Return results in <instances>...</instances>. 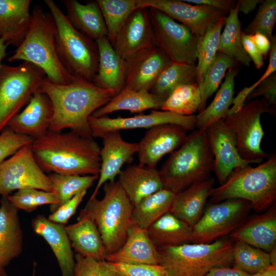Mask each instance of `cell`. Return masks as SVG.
<instances>
[{
	"label": "cell",
	"mask_w": 276,
	"mask_h": 276,
	"mask_svg": "<svg viewBox=\"0 0 276 276\" xmlns=\"http://www.w3.org/2000/svg\"><path fill=\"white\" fill-rule=\"evenodd\" d=\"M66 17L77 30L91 40L107 37L105 22L97 2L90 1L82 4L76 0H63Z\"/></svg>",
	"instance_id": "obj_30"
},
{
	"label": "cell",
	"mask_w": 276,
	"mask_h": 276,
	"mask_svg": "<svg viewBox=\"0 0 276 276\" xmlns=\"http://www.w3.org/2000/svg\"><path fill=\"white\" fill-rule=\"evenodd\" d=\"M204 276H250V274L234 267L219 266L211 268Z\"/></svg>",
	"instance_id": "obj_54"
},
{
	"label": "cell",
	"mask_w": 276,
	"mask_h": 276,
	"mask_svg": "<svg viewBox=\"0 0 276 276\" xmlns=\"http://www.w3.org/2000/svg\"><path fill=\"white\" fill-rule=\"evenodd\" d=\"M156 46L173 62L196 64L199 36L163 12L149 8Z\"/></svg>",
	"instance_id": "obj_12"
},
{
	"label": "cell",
	"mask_w": 276,
	"mask_h": 276,
	"mask_svg": "<svg viewBox=\"0 0 276 276\" xmlns=\"http://www.w3.org/2000/svg\"><path fill=\"white\" fill-rule=\"evenodd\" d=\"M18 210L2 197L0 205V268H5L22 251L23 232Z\"/></svg>",
	"instance_id": "obj_25"
},
{
	"label": "cell",
	"mask_w": 276,
	"mask_h": 276,
	"mask_svg": "<svg viewBox=\"0 0 276 276\" xmlns=\"http://www.w3.org/2000/svg\"><path fill=\"white\" fill-rule=\"evenodd\" d=\"M8 200L18 210L32 212L39 206L50 204L51 211L58 203L57 196L53 192H47L33 188L17 190L7 196Z\"/></svg>",
	"instance_id": "obj_44"
},
{
	"label": "cell",
	"mask_w": 276,
	"mask_h": 276,
	"mask_svg": "<svg viewBox=\"0 0 276 276\" xmlns=\"http://www.w3.org/2000/svg\"><path fill=\"white\" fill-rule=\"evenodd\" d=\"M225 17L217 21L204 34L198 38L196 48V83L198 85L201 84L206 73L215 60Z\"/></svg>",
	"instance_id": "obj_38"
},
{
	"label": "cell",
	"mask_w": 276,
	"mask_h": 276,
	"mask_svg": "<svg viewBox=\"0 0 276 276\" xmlns=\"http://www.w3.org/2000/svg\"><path fill=\"white\" fill-rule=\"evenodd\" d=\"M214 183L210 177L176 193L169 212L191 227L201 217Z\"/></svg>",
	"instance_id": "obj_27"
},
{
	"label": "cell",
	"mask_w": 276,
	"mask_h": 276,
	"mask_svg": "<svg viewBox=\"0 0 276 276\" xmlns=\"http://www.w3.org/2000/svg\"><path fill=\"white\" fill-rule=\"evenodd\" d=\"M265 112L275 114V109L262 98L248 101L237 111L223 119L235 134L239 155L251 164L260 163L269 157L261 148L265 134L261 117Z\"/></svg>",
	"instance_id": "obj_10"
},
{
	"label": "cell",
	"mask_w": 276,
	"mask_h": 276,
	"mask_svg": "<svg viewBox=\"0 0 276 276\" xmlns=\"http://www.w3.org/2000/svg\"><path fill=\"white\" fill-rule=\"evenodd\" d=\"M230 236L233 241L244 242L267 252L275 249V202L264 213L246 219Z\"/></svg>",
	"instance_id": "obj_22"
},
{
	"label": "cell",
	"mask_w": 276,
	"mask_h": 276,
	"mask_svg": "<svg viewBox=\"0 0 276 276\" xmlns=\"http://www.w3.org/2000/svg\"><path fill=\"white\" fill-rule=\"evenodd\" d=\"M250 276H276V263H272L266 268Z\"/></svg>",
	"instance_id": "obj_57"
},
{
	"label": "cell",
	"mask_w": 276,
	"mask_h": 276,
	"mask_svg": "<svg viewBox=\"0 0 276 276\" xmlns=\"http://www.w3.org/2000/svg\"><path fill=\"white\" fill-rule=\"evenodd\" d=\"M86 193L87 190H84L74 196L52 212L48 219L53 222L65 225L75 213Z\"/></svg>",
	"instance_id": "obj_50"
},
{
	"label": "cell",
	"mask_w": 276,
	"mask_h": 276,
	"mask_svg": "<svg viewBox=\"0 0 276 276\" xmlns=\"http://www.w3.org/2000/svg\"><path fill=\"white\" fill-rule=\"evenodd\" d=\"M103 185V198H89L77 219L88 218L94 222L107 256L119 250L125 242L133 223V205L118 181H108Z\"/></svg>",
	"instance_id": "obj_3"
},
{
	"label": "cell",
	"mask_w": 276,
	"mask_h": 276,
	"mask_svg": "<svg viewBox=\"0 0 276 276\" xmlns=\"http://www.w3.org/2000/svg\"><path fill=\"white\" fill-rule=\"evenodd\" d=\"M201 103L197 83L175 88L166 99L160 109L182 116H191L199 110Z\"/></svg>",
	"instance_id": "obj_42"
},
{
	"label": "cell",
	"mask_w": 276,
	"mask_h": 276,
	"mask_svg": "<svg viewBox=\"0 0 276 276\" xmlns=\"http://www.w3.org/2000/svg\"><path fill=\"white\" fill-rule=\"evenodd\" d=\"M261 0H239L236 2L239 12L248 14L255 9L258 4L261 3Z\"/></svg>",
	"instance_id": "obj_56"
},
{
	"label": "cell",
	"mask_w": 276,
	"mask_h": 276,
	"mask_svg": "<svg viewBox=\"0 0 276 276\" xmlns=\"http://www.w3.org/2000/svg\"><path fill=\"white\" fill-rule=\"evenodd\" d=\"M102 12L112 45L115 38L130 14L139 7L137 0H97Z\"/></svg>",
	"instance_id": "obj_39"
},
{
	"label": "cell",
	"mask_w": 276,
	"mask_h": 276,
	"mask_svg": "<svg viewBox=\"0 0 276 276\" xmlns=\"http://www.w3.org/2000/svg\"><path fill=\"white\" fill-rule=\"evenodd\" d=\"M237 5L225 17L223 30L221 33L218 52L236 62L249 66L251 60L243 49L241 41V22L239 19Z\"/></svg>",
	"instance_id": "obj_36"
},
{
	"label": "cell",
	"mask_w": 276,
	"mask_h": 276,
	"mask_svg": "<svg viewBox=\"0 0 276 276\" xmlns=\"http://www.w3.org/2000/svg\"><path fill=\"white\" fill-rule=\"evenodd\" d=\"M30 137L17 134L7 128L0 133V164L25 145L32 144Z\"/></svg>",
	"instance_id": "obj_49"
},
{
	"label": "cell",
	"mask_w": 276,
	"mask_h": 276,
	"mask_svg": "<svg viewBox=\"0 0 276 276\" xmlns=\"http://www.w3.org/2000/svg\"><path fill=\"white\" fill-rule=\"evenodd\" d=\"M237 71L229 68L216 95L208 107L196 115V128L206 129L210 125L223 119L228 114L234 99L235 78Z\"/></svg>",
	"instance_id": "obj_34"
},
{
	"label": "cell",
	"mask_w": 276,
	"mask_h": 276,
	"mask_svg": "<svg viewBox=\"0 0 276 276\" xmlns=\"http://www.w3.org/2000/svg\"><path fill=\"white\" fill-rule=\"evenodd\" d=\"M0 276H8L5 268H0Z\"/></svg>",
	"instance_id": "obj_59"
},
{
	"label": "cell",
	"mask_w": 276,
	"mask_h": 276,
	"mask_svg": "<svg viewBox=\"0 0 276 276\" xmlns=\"http://www.w3.org/2000/svg\"><path fill=\"white\" fill-rule=\"evenodd\" d=\"M55 26V43L59 59L73 77L93 82L98 72L96 41L76 29L52 0H44Z\"/></svg>",
	"instance_id": "obj_7"
},
{
	"label": "cell",
	"mask_w": 276,
	"mask_h": 276,
	"mask_svg": "<svg viewBox=\"0 0 276 276\" xmlns=\"http://www.w3.org/2000/svg\"><path fill=\"white\" fill-rule=\"evenodd\" d=\"M73 276H114L109 262L99 261L76 254Z\"/></svg>",
	"instance_id": "obj_46"
},
{
	"label": "cell",
	"mask_w": 276,
	"mask_h": 276,
	"mask_svg": "<svg viewBox=\"0 0 276 276\" xmlns=\"http://www.w3.org/2000/svg\"><path fill=\"white\" fill-rule=\"evenodd\" d=\"M102 139L100 173L96 187L90 198L96 197L100 188L105 182L114 181L123 166L131 163L133 156L137 152V143L125 141L120 131L110 132Z\"/></svg>",
	"instance_id": "obj_21"
},
{
	"label": "cell",
	"mask_w": 276,
	"mask_h": 276,
	"mask_svg": "<svg viewBox=\"0 0 276 276\" xmlns=\"http://www.w3.org/2000/svg\"><path fill=\"white\" fill-rule=\"evenodd\" d=\"M96 42L99 63L93 83L98 87L113 90L116 95L125 86V61L116 51L107 37H102Z\"/></svg>",
	"instance_id": "obj_28"
},
{
	"label": "cell",
	"mask_w": 276,
	"mask_h": 276,
	"mask_svg": "<svg viewBox=\"0 0 276 276\" xmlns=\"http://www.w3.org/2000/svg\"><path fill=\"white\" fill-rule=\"evenodd\" d=\"M89 124L93 137L102 138L113 131L140 128L149 129L163 124L180 126L187 131L196 129V115L182 116L168 111L151 110L148 114H139L132 117L106 116L89 118Z\"/></svg>",
	"instance_id": "obj_14"
},
{
	"label": "cell",
	"mask_w": 276,
	"mask_h": 276,
	"mask_svg": "<svg viewBox=\"0 0 276 276\" xmlns=\"http://www.w3.org/2000/svg\"><path fill=\"white\" fill-rule=\"evenodd\" d=\"M205 130L214 157L213 171L220 185L235 169L251 164L239 155L235 134L223 119L211 124Z\"/></svg>",
	"instance_id": "obj_16"
},
{
	"label": "cell",
	"mask_w": 276,
	"mask_h": 276,
	"mask_svg": "<svg viewBox=\"0 0 276 276\" xmlns=\"http://www.w3.org/2000/svg\"><path fill=\"white\" fill-rule=\"evenodd\" d=\"M45 77L40 68L29 62L0 65V133L40 88Z\"/></svg>",
	"instance_id": "obj_9"
},
{
	"label": "cell",
	"mask_w": 276,
	"mask_h": 276,
	"mask_svg": "<svg viewBox=\"0 0 276 276\" xmlns=\"http://www.w3.org/2000/svg\"><path fill=\"white\" fill-rule=\"evenodd\" d=\"M259 96H263L269 105L274 108L276 105V72L269 76L248 96V101ZM275 109V108H274Z\"/></svg>",
	"instance_id": "obj_51"
},
{
	"label": "cell",
	"mask_w": 276,
	"mask_h": 276,
	"mask_svg": "<svg viewBox=\"0 0 276 276\" xmlns=\"http://www.w3.org/2000/svg\"><path fill=\"white\" fill-rule=\"evenodd\" d=\"M31 14L29 30L8 61L22 60L33 63L56 84H68L78 79L67 72L59 59L55 43V26L51 14L37 6Z\"/></svg>",
	"instance_id": "obj_5"
},
{
	"label": "cell",
	"mask_w": 276,
	"mask_h": 276,
	"mask_svg": "<svg viewBox=\"0 0 276 276\" xmlns=\"http://www.w3.org/2000/svg\"><path fill=\"white\" fill-rule=\"evenodd\" d=\"M112 46L125 61L143 50L156 46L149 8L139 7L130 14Z\"/></svg>",
	"instance_id": "obj_17"
},
{
	"label": "cell",
	"mask_w": 276,
	"mask_h": 276,
	"mask_svg": "<svg viewBox=\"0 0 276 276\" xmlns=\"http://www.w3.org/2000/svg\"><path fill=\"white\" fill-rule=\"evenodd\" d=\"M40 89L49 97L53 106L49 131L61 132L68 128L86 137H93L89 117L115 96L113 90L78 79L68 84H58L45 77Z\"/></svg>",
	"instance_id": "obj_1"
},
{
	"label": "cell",
	"mask_w": 276,
	"mask_h": 276,
	"mask_svg": "<svg viewBox=\"0 0 276 276\" xmlns=\"http://www.w3.org/2000/svg\"><path fill=\"white\" fill-rule=\"evenodd\" d=\"M187 130L174 124H163L148 129L137 143L139 165L155 168L165 155L172 153L185 142Z\"/></svg>",
	"instance_id": "obj_18"
},
{
	"label": "cell",
	"mask_w": 276,
	"mask_h": 276,
	"mask_svg": "<svg viewBox=\"0 0 276 276\" xmlns=\"http://www.w3.org/2000/svg\"><path fill=\"white\" fill-rule=\"evenodd\" d=\"M183 1L194 5L211 7L222 10L227 14L236 6L235 1L232 0H185Z\"/></svg>",
	"instance_id": "obj_53"
},
{
	"label": "cell",
	"mask_w": 276,
	"mask_h": 276,
	"mask_svg": "<svg viewBox=\"0 0 276 276\" xmlns=\"http://www.w3.org/2000/svg\"><path fill=\"white\" fill-rule=\"evenodd\" d=\"M146 231L156 248L191 243V227L169 212L153 222Z\"/></svg>",
	"instance_id": "obj_33"
},
{
	"label": "cell",
	"mask_w": 276,
	"mask_h": 276,
	"mask_svg": "<svg viewBox=\"0 0 276 276\" xmlns=\"http://www.w3.org/2000/svg\"><path fill=\"white\" fill-rule=\"evenodd\" d=\"M36 234L41 236L52 250L60 269L62 276H73L75 258L65 226L38 215L31 222Z\"/></svg>",
	"instance_id": "obj_23"
},
{
	"label": "cell",
	"mask_w": 276,
	"mask_h": 276,
	"mask_svg": "<svg viewBox=\"0 0 276 276\" xmlns=\"http://www.w3.org/2000/svg\"><path fill=\"white\" fill-rule=\"evenodd\" d=\"M34 158L44 172L65 175H99V144L93 137L74 131H48L31 144Z\"/></svg>",
	"instance_id": "obj_2"
},
{
	"label": "cell",
	"mask_w": 276,
	"mask_h": 276,
	"mask_svg": "<svg viewBox=\"0 0 276 276\" xmlns=\"http://www.w3.org/2000/svg\"><path fill=\"white\" fill-rule=\"evenodd\" d=\"M232 241L222 238L210 243L157 248L158 264L170 276H204L214 267L233 264Z\"/></svg>",
	"instance_id": "obj_8"
},
{
	"label": "cell",
	"mask_w": 276,
	"mask_h": 276,
	"mask_svg": "<svg viewBox=\"0 0 276 276\" xmlns=\"http://www.w3.org/2000/svg\"><path fill=\"white\" fill-rule=\"evenodd\" d=\"M27 188L53 192L48 176L34 158L31 144L24 146L0 164L2 197H7L13 191Z\"/></svg>",
	"instance_id": "obj_13"
},
{
	"label": "cell",
	"mask_w": 276,
	"mask_h": 276,
	"mask_svg": "<svg viewBox=\"0 0 276 276\" xmlns=\"http://www.w3.org/2000/svg\"><path fill=\"white\" fill-rule=\"evenodd\" d=\"M271 48L269 52V62L266 70L261 77L252 85L245 87L234 98L232 106L229 108L227 115L233 114L239 110L245 104L249 94L262 81L276 71V38L274 35L270 41Z\"/></svg>",
	"instance_id": "obj_48"
},
{
	"label": "cell",
	"mask_w": 276,
	"mask_h": 276,
	"mask_svg": "<svg viewBox=\"0 0 276 276\" xmlns=\"http://www.w3.org/2000/svg\"><path fill=\"white\" fill-rule=\"evenodd\" d=\"M171 62L157 46L141 51L125 61L124 87L150 91L159 75Z\"/></svg>",
	"instance_id": "obj_19"
},
{
	"label": "cell",
	"mask_w": 276,
	"mask_h": 276,
	"mask_svg": "<svg viewBox=\"0 0 276 276\" xmlns=\"http://www.w3.org/2000/svg\"><path fill=\"white\" fill-rule=\"evenodd\" d=\"M110 263L114 276H170L159 264Z\"/></svg>",
	"instance_id": "obj_47"
},
{
	"label": "cell",
	"mask_w": 276,
	"mask_h": 276,
	"mask_svg": "<svg viewBox=\"0 0 276 276\" xmlns=\"http://www.w3.org/2000/svg\"><path fill=\"white\" fill-rule=\"evenodd\" d=\"M72 249L76 254L99 261L106 260V254L99 232L88 218L65 226Z\"/></svg>",
	"instance_id": "obj_32"
},
{
	"label": "cell",
	"mask_w": 276,
	"mask_h": 276,
	"mask_svg": "<svg viewBox=\"0 0 276 276\" xmlns=\"http://www.w3.org/2000/svg\"><path fill=\"white\" fill-rule=\"evenodd\" d=\"M139 7L157 9L200 36L227 13L211 7L192 5L179 0H137Z\"/></svg>",
	"instance_id": "obj_15"
},
{
	"label": "cell",
	"mask_w": 276,
	"mask_h": 276,
	"mask_svg": "<svg viewBox=\"0 0 276 276\" xmlns=\"http://www.w3.org/2000/svg\"><path fill=\"white\" fill-rule=\"evenodd\" d=\"M210 197L211 203L241 199L256 211L266 210L276 199L275 153L257 167L236 168L223 183L213 189Z\"/></svg>",
	"instance_id": "obj_6"
},
{
	"label": "cell",
	"mask_w": 276,
	"mask_h": 276,
	"mask_svg": "<svg viewBox=\"0 0 276 276\" xmlns=\"http://www.w3.org/2000/svg\"><path fill=\"white\" fill-rule=\"evenodd\" d=\"M48 176L53 192L58 199V203L52 213L77 194L87 190L99 177V175H65L54 173H51Z\"/></svg>",
	"instance_id": "obj_41"
},
{
	"label": "cell",
	"mask_w": 276,
	"mask_h": 276,
	"mask_svg": "<svg viewBox=\"0 0 276 276\" xmlns=\"http://www.w3.org/2000/svg\"><path fill=\"white\" fill-rule=\"evenodd\" d=\"M196 64L171 62L161 73L150 91L165 99L179 86L196 83Z\"/></svg>",
	"instance_id": "obj_37"
},
{
	"label": "cell",
	"mask_w": 276,
	"mask_h": 276,
	"mask_svg": "<svg viewBox=\"0 0 276 276\" xmlns=\"http://www.w3.org/2000/svg\"><path fill=\"white\" fill-rule=\"evenodd\" d=\"M276 23V1H263L255 17L243 32L248 35L261 33L270 41L273 38V31Z\"/></svg>",
	"instance_id": "obj_45"
},
{
	"label": "cell",
	"mask_w": 276,
	"mask_h": 276,
	"mask_svg": "<svg viewBox=\"0 0 276 276\" xmlns=\"http://www.w3.org/2000/svg\"><path fill=\"white\" fill-rule=\"evenodd\" d=\"M249 202L241 199L211 203L191 228L192 243H210L231 234L247 219Z\"/></svg>",
	"instance_id": "obj_11"
},
{
	"label": "cell",
	"mask_w": 276,
	"mask_h": 276,
	"mask_svg": "<svg viewBox=\"0 0 276 276\" xmlns=\"http://www.w3.org/2000/svg\"><path fill=\"white\" fill-rule=\"evenodd\" d=\"M35 266H34V270H33V274H32V276H35Z\"/></svg>",
	"instance_id": "obj_60"
},
{
	"label": "cell",
	"mask_w": 276,
	"mask_h": 276,
	"mask_svg": "<svg viewBox=\"0 0 276 276\" xmlns=\"http://www.w3.org/2000/svg\"><path fill=\"white\" fill-rule=\"evenodd\" d=\"M241 41L244 50L252 61L255 66L260 69L264 65V58L253 42L250 35L245 34L243 31L241 33Z\"/></svg>",
	"instance_id": "obj_52"
},
{
	"label": "cell",
	"mask_w": 276,
	"mask_h": 276,
	"mask_svg": "<svg viewBox=\"0 0 276 276\" xmlns=\"http://www.w3.org/2000/svg\"><path fill=\"white\" fill-rule=\"evenodd\" d=\"M236 62L227 56L218 52L215 60L198 85L201 103L199 112L206 107V102L219 88L226 71L233 67Z\"/></svg>",
	"instance_id": "obj_43"
},
{
	"label": "cell",
	"mask_w": 276,
	"mask_h": 276,
	"mask_svg": "<svg viewBox=\"0 0 276 276\" xmlns=\"http://www.w3.org/2000/svg\"><path fill=\"white\" fill-rule=\"evenodd\" d=\"M53 114L52 102L40 88L33 95L25 109L13 117L6 128L34 140L49 131Z\"/></svg>",
	"instance_id": "obj_20"
},
{
	"label": "cell",
	"mask_w": 276,
	"mask_h": 276,
	"mask_svg": "<svg viewBox=\"0 0 276 276\" xmlns=\"http://www.w3.org/2000/svg\"><path fill=\"white\" fill-rule=\"evenodd\" d=\"M105 260L112 263L158 264L159 254L147 231L133 222L123 245L114 253L107 255Z\"/></svg>",
	"instance_id": "obj_24"
},
{
	"label": "cell",
	"mask_w": 276,
	"mask_h": 276,
	"mask_svg": "<svg viewBox=\"0 0 276 276\" xmlns=\"http://www.w3.org/2000/svg\"><path fill=\"white\" fill-rule=\"evenodd\" d=\"M8 44L6 41L0 37V65L2 64V61L7 56V48Z\"/></svg>",
	"instance_id": "obj_58"
},
{
	"label": "cell",
	"mask_w": 276,
	"mask_h": 276,
	"mask_svg": "<svg viewBox=\"0 0 276 276\" xmlns=\"http://www.w3.org/2000/svg\"><path fill=\"white\" fill-rule=\"evenodd\" d=\"M176 194L163 188L142 199L133 205L132 221L143 229L147 228L169 212Z\"/></svg>",
	"instance_id": "obj_35"
},
{
	"label": "cell",
	"mask_w": 276,
	"mask_h": 276,
	"mask_svg": "<svg viewBox=\"0 0 276 276\" xmlns=\"http://www.w3.org/2000/svg\"><path fill=\"white\" fill-rule=\"evenodd\" d=\"M250 37L264 59H266L271 48V42L269 39L265 35L259 32L250 35Z\"/></svg>",
	"instance_id": "obj_55"
},
{
	"label": "cell",
	"mask_w": 276,
	"mask_h": 276,
	"mask_svg": "<svg viewBox=\"0 0 276 276\" xmlns=\"http://www.w3.org/2000/svg\"><path fill=\"white\" fill-rule=\"evenodd\" d=\"M118 175L120 186L133 205L164 188L159 171L156 167L129 165Z\"/></svg>",
	"instance_id": "obj_29"
},
{
	"label": "cell",
	"mask_w": 276,
	"mask_h": 276,
	"mask_svg": "<svg viewBox=\"0 0 276 276\" xmlns=\"http://www.w3.org/2000/svg\"><path fill=\"white\" fill-rule=\"evenodd\" d=\"M232 256L233 267L249 274L276 263L270 252L241 241L234 243Z\"/></svg>",
	"instance_id": "obj_40"
},
{
	"label": "cell",
	"mask_w": 276,
	"mask_h": 276,
	"mask_svg": "<svg viewBox=\"0 0 276 276\" xmlns=\"http://www.w3.org/2000/svg\"><path fill=\"white\" fill-rule=\"evenodd\" d=\"M165 100L148 90H136L125 86L106 104L97 109L91 116L104 117L119 110L141 113L149 109L157 110L161 108Z\"/></svg>",
	"instance_id": "obj_31"
},
{
	"label": "cell",
	"mask_w": 276,
	"mask_h": 276,
	"mask_svg": "<svg viewBox=\"0 0 276 276\" xmlns=\"http://www.w3.org/2000/svg\"><path fill=\"white\" fill-rule=\"evenodd\" d=\"M30 0H0V37L8 45L18 47L31 22Z\"/></svg>",
	"instance_id": "obj_26"
},
{
	"label": "cell",
	"mask_w": 276,
	"mask_h": 276,
	"mask_svg": "<svg viewBox=\"0 0 276 276\" xmlns=\"http://www.w3.org/2000/svg\"><path fill=\"white\" fill-rule=\"evenodd\" d=\"M214 157L205 129H195L159 171L164 188L175 194L210 177Z\"/></svg>",
	"instance_id": "obj_4"
}]
</instances>
